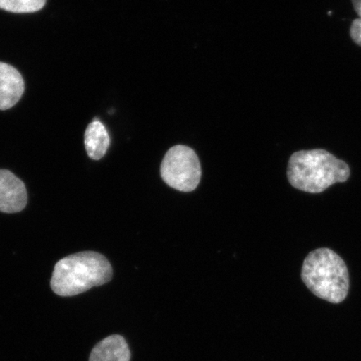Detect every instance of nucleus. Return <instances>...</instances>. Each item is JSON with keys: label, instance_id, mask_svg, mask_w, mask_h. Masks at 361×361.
I'll list each match as a JSON object with an SVG mask.
<instances>
[{"label": "nucleus", "instance_id": "obj_1", "mask_svg": "<svg viewBox=\"0 0 361 361\" xmlns=\"http://www.w3.org/2000/svg\"><path fill=\"white\" fill-rule=\"evenodd\" d=\"M350 176L349 165L324 149L296 152L288 164L291 186L309 193H322L334 184L345 183Z\"/></svg>", "mask_w": 361, "mask_h": 361}, {"label": "nucleus", "instance_id": "obj_2", "mask_svg": "<svg viewBox=\"0 0 361 361\" xmlns=\"http://www.w3.org/2000/svg\"><path fill=\"white\" fill-rule=\"evenodd\" d=\"M113 270L105 256L93 251L78 252L57 262L51 286L61 297L87 292L111 281Z\"/></svg>", "mask_w": 361, "mask_h": 361}, {"label": "nucleus", "instance_id": "obj_3", "mask_svg": "<svg viewBox=\"0 0 361 361\" xmlns=\"http://www.w3.org/2000/svg\"><path fill=\"white\" fill-rule=\"evenodd\" d=\"M305 286L320 299L341 303L348 295V268L340 256L329 248H318L306 257L301 271Z\"/></svg>", "mask_w": 361, "mask_h": 361}, {"label": "nucleus", "instance_id": "obj_4", "mask_svg": "<svg viewBox=\"0 0 361 361\" xmlns=\"http://www.w3.org/2000/svg\"><path fill=\"white\" fill-rule=\"evenodd\" d=\"M161 176L176 190L192 192L202 177L200 158L190 147L182 145L171 147L161 162Z\"/></svg>", "mask_w": 361, "mask_h": 361}, {"label": "nucleus", "instance_id": "obj_5", "mask_svg": "<svg viewBox=\"0 0 361 361\" xmlns=\"http://www.w3.org/2000/svg\"><path fill=\"white\" fill-rule=\"evenodd\" d=\"M28 202L25 184L7 169H0V212L16 214L25 209Z\"/></svg>", "mask_w": 361, "mask_h": 361}, {"label": "nucleus", "instance_id": "obj_6", "mask_svg": "<svg viewBox=\"0 0 361 361\" xmlns=\"http://www.w3.org/2000/svg\"><path fill=\"white\" fill-rule=\"evenodd\" d=\"M25 92V82L19 71L7 63L0 62V110L16 106Z\"/></svg>", "mask_w": 361, "mask_h": 361}, {"label": "nucleus", "instance_id": "obj_7", "mask_svg": "<svg viewBox=\"0 0 361 361\" xmlns=\"http://www.w3.org/2000/svg\"><path fill=\"white\" fill-rule=\"evenodd\" d=\"M130 351L125 338L118 335L104 338L94 347L90 361H130Z\"/></svg>", "mask_w": 361, "mask_h": 361}, {"label": "nucleus", "instance_id": "obj_8", "mask_svg": "<svg viewBox=\"0 0 361 361\" xmlns=\"http://www.w3.org/2000/svg\"><path fill=\"white\" fill-rule=\"evenodd\" d=\"M85 146L90 158L102 159L110 146V137L101 121H94L85 130Z\"/></svg>", "mask_w": 361, "mask_h": 361}, {"label": "nucleus", "instance_id": "obj_9", "mask_svg": "<svg viewBox=\"0 0 361 361\" xmlns=\"http://www.w3.org/2000/svg\"><path fill=\"white\" fill-rule=\"evenodd\" d=\"M47 0H0V10L16 13H34L42 10Z\"/></svg>", "mask_w": 361, "mask_h": 361}, {"label": "nucleus", "instance_id": "obj_10", "mask_svg": "<svg viewBox=\"0 0 361 361\" xmlns=\"http://www.w3.org/2000/svg\"><path fill=\"white\" fill-rule=\"evenodd\" d=\"M350 36L354 42L361 47V19H356L350 27Z\"/></svg>", "mask_w": 361, "mask_h": 361}, {"label": "nucleus", "instance_id": "obj_11", "mask_svg": "<svg viewBox=\"0 0 361 361\" xmlns=\"http://www.w3.org/2000/svg\"><path fill=\"white\" fill-rule=\"evenodd\" d=\"M352 3H353L355 12L361 19V0H352Z\"/></svg>", "mask_w": 361, "mask_h": 361}]
</instances>
